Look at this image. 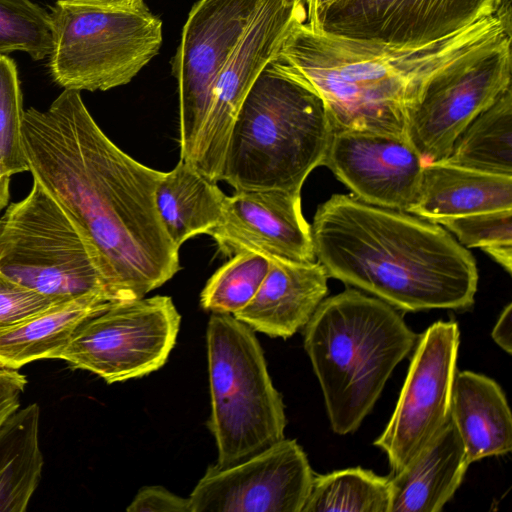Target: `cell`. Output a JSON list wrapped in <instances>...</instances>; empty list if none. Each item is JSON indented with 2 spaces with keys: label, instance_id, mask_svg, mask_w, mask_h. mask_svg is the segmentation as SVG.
Listing matches in <instances>:
<instances>
[{
  "label": "cell",
  "instance_id": "1",
  "mask_svg": "<svg viewBox=\"0 0 512 512\" xmlns=\"http://www.w3.org/2000/svg\"><path fill=\"white\" fill-rule=\"evenodd\" d=\"M29 172L77 225L93 250L113 301L143 298L180 270L156 205L165 172L123 152L100 129L79 91L45 110H24Z\"/></svg>",
  "mask_w": 512,
  "mask_h": 512
},
{
  "label": "cell",
  "instance_id": "2",
  "mask_svg": "<svg viewBox=\"0 0 512 512\" xmlns=\"http://www.w3.org/2000/svg\"><path fill=\"white\" fill-rule=\"evenodd\" d=\"M315 258L329 277L397 310H465L474 304V256L440 224L334 194L311 225Z\"/></svg>",
  "mask_w": 512,
  "mask_h": 512
},
{
  "label": "cell",
  "instance_id": "3",
  "mask_svg": "<svg viewBox=\"0 0 512 512\" xmlns=\"http://www.w3.org/2000/svg\"><path fill=\"white\" fill-rule=\"evenodd\" d=\"M507 39L511 33L495 15L421 46L353 39L295 21L278 57L321 98L333 132L406 139L407 113L436 75Z\"/></svg>",
  "mask_w": 512,
  "mask_h": 512
},
{
  "label": "cell",
  "instance_id": "4",
  "mask_svg": "<svg viewBox=\"0 0 512 512\" xmlns=\"http://www.w3.org/2000/svg\"><path fill=\"white\" fill-rule=\"evenodd\" d=\"M417 339L396 308L361 290L320 303L304 327V348L334 433L359 428Z\"/></svg>",
  "mask_w": 512,
  "mask_h": 512
},
{
  "label": "cell",
  "instance_id": "5",
  "mask_svg": "<svg viewBox=\"0 0 512 512\" xmlns=\"http://www.w3.org/2000/svg\"><path fill=\"white\" fill-rule=\"evenodd\" d=\"M333 134L321 98L278 56L260 73L233 124L220 181L235 190L301 193Z\"/></svg>",
  "mask_w": 512,
  "mask_h": 512
},
{
  "label": "cell",
  "instance_id": "6",
  "mask_svg": "<svg viewBox=\"0 0 512 512\" xmlns=\"http://www.w3.org/2000/svg\"><path fill=\"white\" fill-rule=\"evenodd\" d=\"M217 466L238 463L284 438V404L253 330L231 314L213 313L206 331Z\"/></svg>",
  "mask_w": 512,
  "mask_h": 512
},
{
  "label": "cell",
  "instance_id": "7",
  "mask_svg": "<svg viewBox=\"0 0 512 512\" xmlns=\"http://www.w3.org/2000/svg\"><path fill=\"white\" fill-rule=\"evenodd\" d=\"M48 12L49 71L64 89L93 92L126 85L162 45V21L144 3L130 9L55 3Z\"/></svg>",
  "mask_w": 512,
  "mask_h": 512
},
{
  "label": "cell",
  "instance_id": "8",
  "mask_svg": "<svg viewBox=\"0 0 512 512\" xmlns=\"http://www.w3.org/2000/svg\"><path fill=\"white\" fill-rule=\"evenodd\" d=\"M0 272L58 301L106 293L89 243L36 180L0 218Z\"/></svg>",
  "mask_w": 512,
  "mask_h": 512
},
{
  "label": "cell",
  "instance_id": "9",
  "mask_svg": "<svg viewBox=\"0 0 512 512\" xmlns=\"http://www.w3.org/2000/svg\"><path fill=\"white\" fill-rule=\"evenodd\" d=\"M180 322L169 296L112 301L87 318L54 359L109 384L142 377L166 363Z\"/></svg>",
  "mask_w": 512,
  "mask_h": 512
},
{
  "label": "cell",
  "instance_id": "10",
  "mask_svg": "<svg viewBox=\"0 0 512 512\" xmlns=\"http://www.w3.org/2000/svg\"><path fill=\"white\" fill-rule=\"evenodd\" d=\"M511 40L447 67L409 109L406 139L424 163L445 159L464 129L512 87Z\"/></svg>",
  "mask_w": 512,
  "mask_h": 512
},
{
  "label": "cell",
  "instance_id": "11",
  "mask_svg": "<svg viewBox=\"0 0 512 512\" xmlns=\"http://www.w3.org/2000/svg\"><path fill=\"white\" fill-rule=\"evenodd\" d=\"M459 343L455 321H437L418 337L394 412L374 441L387 455L392 474L414 459L449 419Z\"/></svg>",
  "mask_w": 512,
  "mask_h": 512
},
{
  "label": "cell",
  "instance_id": "12",
  "mask_svg": "<svg viewBox=\"0 0 512 512\" xmlns=\"http://www.w3.org/2000/svg\"><path fill=\"white\" fill-rule=\"evenodd\" d=\"M262 0H199L191 8L172 60L179 101L180 160L188 163L216 79Z\"/></svg>",
  "mask_w": 512,
  "mask_h": 512
},
{
  "label": "cell",
  "instance_id": "13",
  "mask_svg": "<svg viewBox=\"0 0 512 512\" xmlns=\"http://www.w3.org/2000/svg\"><path fill=\"white\" fill-rule=\"evenodd\" d=\"M306 17L283 0H262L250 25L221 69L207 115L188 162L213 182L220 181L223 161L238 112L262 70L278 56L293 22Z\"/></svg>",
  "mask_w": 512,
  "mask_h": 512
},
{
  "label": "cell",
  "instance_id": "14",
  "mask_svg": "<svg viewBox=\"0 0 512 512\" xmlns=\"http://www.w3.org/2000/svg\"><path fill=\"white\" fill-rule=\"evenodd\" d=\"M314 474L302 447L281 439L228 466H210L194 487L190 512H302Z\"/></svg>",
  "mask_w": 512,
  "mask_h": 512
},
{
  "label": "cell",
  "instance_id": "15",
  "mask_svg": "<svg viewBox=\"0 0 512 512\" xmlns=\"http://www.w3.org/2000/svg\"><path fill=\"white\" fill-rule=\"evenodd\" d=\"M500 0H339L313 30L399 46H421L488 16Z\"/></svg>",
  "mask_w": 512,
  "mask_h": 512
},
{
  "label": "cell",
  "instance_id": "16",
  "mask_svg": "<svg viewBox=\"0 0 512 512\" xmlns=\"http://www.w3.org/2000/svg\"><path fill=\"white\" fill-rule=\"evenodd\" d=\"M323 165L357 199L407 212L417 196L424 161L405 138L335 131Z\"/></svg>",
  "mask_w": 512,
  "mask_h": 512
},
{
  "label": "cell",
  "instance_id": "17",
  "mask_svg": "<svg viewBox=\"0 0 512 512\" xmlns=\"http://www.w3.org/2000/svg\"><path fill=\"white\" fill-rule=\"evenodd\" d=\"M207 234L229 257L254 252L267 258L316 260L311 225L297 192L236 190L225 196L220 219Z\"/></svg>",
  "mask_w": 512,
  "mask_h": 512
},
{
  "label": "cell",
  "instance_id": "18",
  "mask_svg": "<svg viewBox=\"0 0 512 512\" xmlns=\"http://www.w3.org/2000/svg\"><path fill=\"white\" fill-rule=\"evenodd\" d=\"M270 260L256 295L233 316L254 331L286 339L305 327L325 299L329 275L317 260Z\"/></svg>",
  "mask_w": 512,
  "mask_h": 512
},
{
  "label": "cell",
  "instance_id": "19",
  "mask_svg": "<svg viewBox=\"0 0 512 512\" xmlns=\"http://www.w3.org/2000/svg\"><path fill=\"white\" fill-rule=\"evenodd\" d=\"M512 209V176L478 171L444 160L426 162L408 213L439 224L449 218Z\"/></svg>",
  "mask_w": 512,
  "mask_h": 512
},
{
  "label": "cell",
  "instance_id": "20",
  "mask_svg": "<svg viewBox=\"0 0 512 512\" xmlns=\"http://www.w3.org/2000/svg\"><path fill=\"white\" fill-rule=\"evenodd\" d=\"M470 465L461 437L447 420L432 441L390 478L389 512H439Z\"/></svg>",
  "mask_w": 512,
  "mask_h": 512
},
{
  "label": "cell",
  "instance_id": "21",
  "mask_svg": "<svg viewBox=\"0 0 512 512\" xmlns=\"http://www.w3.org/2000/svg\"><path fill=\"white\" fill-rule=\"evenodd\" d=\"M450 418L469 463L501 456L512 449V415L501 387L473 371L456 372Z\"/></svg>",
  "mask_w": 512,
  "mask_h": 512
},
{
  "label": "cell",
  "instance_id": "22",
  "mask_svg": "<svg viewBox=\"0 0 512 512\" xmlns=\"http://www.w3.org/2000/svg\"><path fill=\"white\" fill-rule=\"evenodd\" d=\"M113 300L104 292L89 293L52 305L0 331V367L16 369L39 359H54L77 328Z\"/></svg>",
  "mask_w": 512,
  "mask_h": 512
},
{
  "label": "cell",
  "instance_id": "23",
  "mask_svg": "<svg viewBox=\"0 0 512 512\" xmlns=\"http://www.w3.org/2000/svg\"><path fill=\"white\" fill-rule=\"evenodd\" d=\"M225 196L216 182L182 160L165 172L156 187L155 205L172 243L180 249L188 239L207 234L220 219Z\"/></svg>",
  "mask_w": 512,
  "mask_h": 512
},
{
  "label": "cell",
  "instance_id": "24",
  "mask_svg": "<svg viewBox=\"0 0 512 512\" xmlns=\"http://www.w3.org/2000/svg\"><path fill=\"white\" fill-rule=\"evenodd\" d=\"M40 408L17 409L0 427V512H24L41 479Z\"/></svg>",
  "mask_w": 512,
  "mask_h": 512
},
{
  "label": "cell",
  "instance_id": "25",
  "mask_svg": "<svg viewBox=\"0 0 512 512\" xmlns=\"http://www.w3.org/2000/svg\"><path fill=\"white\" fill-rule=\"evenodd\" d=\"M448 163L512 176V87L481 112L458 136Z\"/></svg>",
  "mask_w": 512,
  "mask_h": 512
},
{
  "label": "cell",
  "instance_id": "26",
  "mask_svg": "<svg viewBox=\"0 0 512 512\" xmlns=\"http://www.w3.org/2000/svg\"><path fill=\"white\" fill-rule=\"evenodd\" d=\"M390 478L361 467L314 475L302 512H389Z\"/></svg>",
  "mask_w": 512,
  "mask_h": 512
},
{
  "label": "cell",
  "instance_id": "27",
  "mask_svg": "<svg viewBox=\"0 0 512 512\" xmlns=\"http://www.w3.org/2000/svg\"><path fill=\"white\" fill-rule=\"evenodd\" d=\"M270 265V258L258 253L233 255L207 281L200 294L201 306L213 313L233 315L256 295Z\"/></svg>",
  "mask_w": 512,
  "mask_h": 512
},
{
  "label": "cell",
  "instance_id": "28",
  "mask_svg": "<svg viewBox=\"0 0 512 512\" xmlns=\"http://www.w3.org/2000/svg\"><path fill=\"white\" fill-rule=\"evenodd\" d=\"M53 47L49 12L31 0H0V56L24 52L43 60Z\"/></svg>",
  "mask_w": 512,
  "mask_h": 512
},
{
  "label": "cell",
  "instance_id": "29",
  "mask_svg": "<svg viewBox=\"0 0 512 512\" xmlns=\"http://www.w3.org/2000/svg\"><path fill=\"white\" fill-rule=\"evenodd\" d=\"M23 113L16 63L0 56V175L29 171L22 135Z\"/></svg>",
  "mask_w": 512,
  "mask_h": 512
},
{
  "label": "cell",
  "instance_id": "30",
  "mask_svg": "<svg viewBox=\"0 0 512 512\" xmlns=\"http://www.w3.org/2000/svg\"><path fill=\"white\" fill-rule=\"evenodd\" d=\"M439 224L465 248H481L489 255L497 249L512 247V209L449 218Z\"/></svg>",
  "mask_w": 512,
  "mask_h": 512
},
{
  "label": "cell",
  "instance_id": "31",
  "mask_svg": "<svg viewBox=\"0 0 512 512\" xmlns=\"http://www.w3.org/2000/svg\"><path fill=\"white\" fill-rule=\"evenodd\" d=\"M63 302L41 294L0 272V331Z\"/></svg>",
  "mask_w": 512,
  "mask_h": 512
},
{
  "label": "cell",
  "instance_id": "32",
  "mask_svg": "<svg viewBox=\"0 0 512 512\" xmlns=\"http://www.w3.org/2000/svg\"><path fill=\"white\" fill-rule=\"evenodd\" d=\"M129 512H190L188 498L161 486L141 488L127 507Z\"/></svg>",
  "mask_w": 512,
  "mask_h": 512
},
{
  "label": "cell",
  "instance_id": "33",
  "mask_svg": "<svg viewBox=\"0 0 512 512\" xmlns=\"http://www.w3.org/2000/svg\"><path fill=\"white\" fill-rule=\"evenodd\" d=\"M26 376L16 369L0 367V427L20 406Z\"/></svg>",
  "mask_w": 512,
  "mask_h": 512
},
{
  "label": "cell",
  "instance_id": "34",
  "mask_svg": "<svg viewBox=\"0 0 512 512\" xmlns=\"http://www.w3.org/2000/svg\"><path fill=\"white\" fill-rule=\"evenodd\" d=\"M512 304L509 303L501 312L493 330L492 338L496 344L508 354L512 351L511 330H512Z\"/></svg>",
  "mask_w": 512,
  "mask_h": 512
},
{
  "label": "cell",
  "instance_id": "35",
  "mask_svg": "<svg viewBox=\"0 0 512 512\" xmlns=\"http://www.w3.org/2000/svg\"><path fill=\"white\" fill-rule=\"evenodd\" d=\"M55 3L70 5V6H82V7H94L103 9H130L142 5L143 0H55Z\"/></svg>",
  "mask_w": 512,
  "mask_h": 512
},
{
  "label": "cell",
  "instance_id": "36",
  "mask_svg": "<svg viewBox=\"0 0 512 512\" xmlns=\"http://www.w3.org/2000/svg\"><path fill=\"white\" fill-rule=\"evenodd\" d=\"M339 0H307L306 1V24L314 29L321 15Z\"/></svg>",
  "mask_w": 512,
  "mask_h": 512
},
{
  "label": "cell",
  "instance_id": "37",
  "mask_svg": "<svg viewBox=\"0 0 512 512\" xmlns=\"http://www.w3.org/2000/svg\"><path fill=\"white\" fill-rule=\"evenodd\" d=\"M10 177L0 175V210L8 204L10 198Z\"/></svg>",
  "mask_w": 512,
  "mask_h": 512
},
{
  "label": "cell",
  "instance_id": "38",
  "mask_svg": "<svg viewBox=\"0 0 512 512\" xmlns=\"http://www.w3.org/2000/svg\"><path fill=\"white\" fill-rule=\"evenodd\" d=\"M284 3L304 15L307 19L306 15V1L307 0H283Z\"/></svg>",
  "mask_w": 512,
  "mask_h": 512
}]
</instances>
